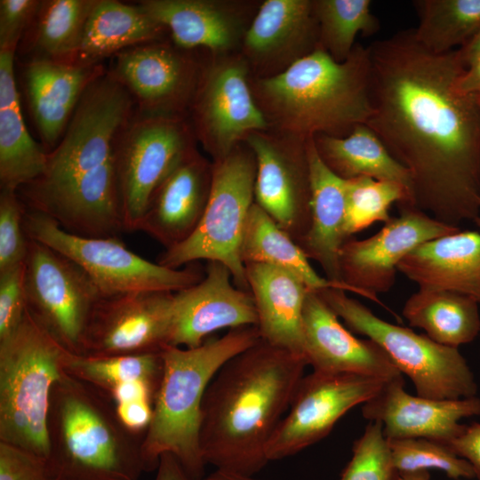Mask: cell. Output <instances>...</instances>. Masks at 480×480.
Segmentation results:
<instances>
[{
	"mask_svg": "<svg viewBox=\"0 0 480 480\" xmlns=\"http://www.w3.org/2000/svg\"><path fill=\"white\" fill-rule=\"evenodd\" d=\"M318 47L313 0H266L244 34L241 54L261 78L283 72Z\"/></svg>",
	"mask_w": 480,
	"mask_h": 480,
	"instance_id": "cell-20",
	"label": "cell"
},
{
	"mask_svg": "<svg viewBox=\"0 0 480 480\" xmlns=\"http://www.w3.org/2000/svg\"><path fill=\"white\" fill-rule=\"evenodd\" d=\"M158 388L148 381L136 380L116 385L107 396L114 404L136 401H147L154 404Z\"/></svg>",
	"mask_w": 480,
	"mask_h": 480,
	"instance_id": "cell-47",
	"label": "cell"
},
{
	"mask_svg": "<svg viewBox=\"0 0 480 480\" xmlns=\"http://www.w3.org/2000/svg\"><path fill=\"white\" fill-rule=\"evenodd\" d=\"M199 480H263L253 477V476L244 475L233 471L218 469L208 476H204Z\"/></svg>",
	"mask_w": 480,
	"mask_h": 480,
	"instance_id": "cell-51",
	"label": "cell"
},
{
	"mask_svg": "<svg viewBox=\"0 0 480 480\" xmlns=\"http://www.w3.org/2000/svg\"><path fill=\"white\" fill-rule=\"evenodd\" d=\"M244 268L260 339L305 358L302 315L308 289L284 269L262 263Z\"/></svg>",
	"mask_w": 480,
	"mask_h": 480,
	"instance_id": "cell-27",
	"label": "cell"
},
{
	"mask_svg": "<svg viewBox=\"0 0 480 480\" xmlns=\"http://www.w3.org/2000/svg\"><path fill=\"white\" fill-rule=\"evenodd\" d=\"M366 125L409 172L411 206L458 227L480 215V104L460 92L457 50L434 53L412 29L373 42Z\"/></svg>",
	"mask_w": 480,
	"mask_h": 480,
	"instance_id": "cell-1",
	"label": "cell"
},
{
	"mask_svg": "<svg viewBox=\"0 0 480 480\" xmlns=\"http://www.w3.org/2000/svg\"><path fill=\"white\" fill-rule=\"evenodd\" d=\"M260 339L257 326H243L196 348L168 347L162 351L163 375L141 444L146 472L156 469L160 457L171 453L192 480L204 476L199 433L205 391L229 359Z\"/></svg>",
	"mask_w": 480,
	"mask_h": 480,
	"instance_id": "cell-6",
	"label": "cell"
},
{
	"mask_svg": "<svg viewBox=\"0 0 480 480\" xmlns=\"http://www.w3.org/2000/svg\"><path fill=\"white\" fill-rule=\"evenodd\" d=\"M0 480H53L45 460L0 442Z\"/></svg>",
	"mask_w": 480,
	"mask_h": 480,
	"instance_id": "cell-44",
	"label": "cell"
},
{
	"mask_svg": "<svg viewBox=\"0 0 480 480\" xmlns=\"http://www.w3.org/2000/svg\"><path fill=\"white\" fill-rule=\"evenodd\" d=\"M457 88L464 94L480 96V56L465 68L458 78Z\"/></svg>",
	"mask_w": 480,
	"mask_h": 480,
	"instance_id": "cell-48",
	"label": "cell"
},
{
	"mask_svg": "<svg viewBox=\"0 0 480 480\" xmlns=\"http://www.w3.org/2000/svg\"><path fill=\"white\" fill-rule=\"evenodd\" d=\"M14 57V53L0 52V188L18 191L44 172L48 152L26 127Z\"/></svg>",
	"mask_w": 480,
	"mask_h": 480,
	"instance_id": "cell-29",
	"label": "cell"
},
{
	"mask_svg": "<svg viewBox=\"0 0 480 480\" xmlns=\"http://www.w3.org/2000/svg\"><path fill=\"white\" fill-rule=\"evenodd\" d=\"M202 69L189 51L160 40L120 52L108 71L132 95L136 113L186 117Z\"/></svg>",
	"mask_w": 480,
	"mask_h": 480,
	"instance_id": "cell-15",
	"label": "cell"
},
{
	"mask_svg": "<svg viewBox=\"0 0 480 480\" xmlns=\"http://www.w3.org/2000/svg\"><path fill=\"white\" fill-rule=\"evenodd\" d=\"M388 440L380 421H370L354 442L352 457L340 480H396Z\"/></svg>",
	"mask_w": 480,
	"mask_h": 480,
	"instance_id": "cell-40",
	"label": "cell"
},
{
	"mask_svg": "<svg viewBox=\"0 0 480 480\" xmlns=\"http://www.w3.org/2000/svg\"><path fill=\"white\" fill-rule=\"evenodd\" d=\"M307 365L262 339L229 359L204 396L199 444L205 464L248 476L260 471Z\"/></svg>",
	"mask_w": 480,
	"mask_h": 480,
	"instance_id": "cell-3",
	"label": "cell"
},
{
	"mask_svg": "<svg viewBox=\"0 0 480 480\" xmlns=\"http://www.w3.org/2000/svg\"><path fill=\"white\" fill-rule=\"evenodd\" d=\"M212 184V162L197 149L186 157L155 192L140 222L164 250L187 240L204 213Z\"/></svg>",
	"mask_w": 480,
	"mask_h": 480,
	"instance_id": "cell-24",
	"label": "cell"
},
{
	"mask_svg": "<svg viewBox=\"0 0 480 480\" xmlns=\"http://www.w3.org/2000/svg\"><path fill=\"white\" fill-rule=\"evenodd\" d=\"M396 480H429V473L422 472L410 475H398Z\"/></svg>",
	"mask_w": 480,
	"mask_h": 480,
	"instance_id": "cell-52",
	"label": "cell"
},
{
	"mask_svg": "<svg viewBox=\"0 0 480 480\" xmlns=\"http://www.w3.org/2000/svg\"><path fill=\"white\" fill-rule=\"evenodd\" d=\"M97 0L41 1L21 42L30 60L71 64L86 20Z\"/></svg>",
	"mask_w": 480,
	"mask_h": 480,
	"instance_id": "cell-34",
	"label": "cell"
},
{
	"mask_svg": "<svg viewBox=\"0 0 480 480\" xmlns=\"http://www.w3.org/2000/svg\"><path fill=\"white\" fill-rule=\"evenodd\" d=\"M319 28V48L342 62L353 51L358 34L372 36L380 29L370 0H313Z\"/></svg>",
	"mask_w": 480,
	"mask_h": 480,
	"instance_id": "cell-37",
	"label": "cell"
},
{
	"mask_svg": "<svg viewBox=\"0 0 480 480\" xmlns=\"http://www.w3.org/2000/svg\"><path fill=\"white\" fill-rule=\"evenodd\" d=\"M398 208L400 215L391 218L375 235L362 240L348 239L340 252L342 283L383 307L377 294L391 290L397 266L408 253L423 243L460 230L414 207Z\"/></svg>",
	"mask_w": 480,
	"mask_h": 480,
	"instance_id": "cell-18",
	"label": "cell"
},
{
	"mask_svg": "<svg viewBox=\"0 0 480 480\" xmlns=\"http://www.w3.org/2000/svg\"><path fill=\"white\" fill-rule=\"evenodd\" d=\"M25 290L28 312L66 349L80 354L90 315L101 297L87 274L59 252L29 238Z\"/></svg>",
	"mask_w": 480,
	"mask_h": 480,
	"instance_id": "cell-13",
	"label": "cell"
},
{
	"mask_svg": "<svg viewBox=\"0 0 480 480\" xmlns=\"http://www.w3.org/2000/svg\"><path fill=\"white\" fill-rule=\"evenodd\" d=\"M397 271L420 289L458 292L480 304V232L460 230L423 243Z\"/></svg>",
	"mask_w": 480,
	"mask_h": 480,
	"instance_id": "cell-26",
	"label": "cell"
},
{
	"mask_svg": "<svg viewBox=\"0 0 480 480\" xmlns=\"http://www.w3.org/2000/svg\"><path fill=\"white\" fill-rule=\"evenodd\" d=\"M154 480H192L180 461L171 453H164L159 459Z\"/></svg>",
	"mask_w": 480,
	"mask_h": 480,
	"instance_id": "cell-49",
	"label": "cell"
},
{
	"mask_svg": "<svg viewBox=\"0 0 480 480\" xmlns=\"http://www.w3.org/2000/svg\"><path fill=\"white\" fill-rule=\"evenodd\" d=\"M164 369L161 353L93 356L68 352L64 371L107 394L116 385L140 380L157 388Z\"/></svg>",
	"mask_w": 480,
	"mask_h": 480,
	"instance_id": "cell-36",
	"label": "cell"
},
{
	"mask_svg": "<svg viewBox=\"0 0 480 480\" xmlns=\"http://www.w3.org/2000/svg\"><path fill=\"white\" fill-rule=\"evenodd\" d=\"M204 278L174 292L171 347L196 348L223 328L257 325L252 295L239 289L229 269L207 261Z\"/></svg>",
	"mask_w": 480,
	"mask_h": 480,
	"instance_id": "cell-19",
	"label": "cell"
},
{
	"mask_svg": "<svg viewBox=\"0 0 480 480\" xmlns=\"http://www.w3.org/2000/svg\"><path fill=\"white\" fill-rule=\"evenodd\" d=\"M244 142L257 164L254 203L300 244L311 221L307 140L268 130L251 133Z\"/></svg>",
	"mask_w": 480,
	"mask_h": 480,
	"instance_id": "cell-16",
	"label": "cell"
},
{
	"mask_svg": "<svg viewBox=\"0 0 480 480\" xmlns=\"http://www.w3.org/2000/svg\"><path fill=\"white\" fill-rule=\"evenodd\" d=\"M174 292L100 297L86 324L79 355L161 353L171 347Z\"/></svg>",
	"mask_w": 480,
	"mask_h": 480,
	"instance_id": "cell-17",
	"label": "cell"
},
{
	"mask_svg": "<svg viewBox=\"0 0 480 480\" xmlns=\"http://www.w3.org/2000/svg\"><path fill=\"white\" fill-rule=\"evenodd\" d=\"M476 98L477 102L480 104V96H475Z\"/></svg>",
	"mask_w": 480,
	"mask_h": 480,
	"instance_id": "cell-54",
	"label": "cell"
},
{
	"mask_svg": "<svg viewBox=\"0 0 480 480\" xmlns=\"http://www.w3.org/2000/svg\"><path fill=\"white\" fill-rule=\"evenodd\" d=\"M305 358L313 371L360 374L389 380L403 375L370 339L355 337L315 291H308L302 315Z\"/></svg>",
	"mask_w": 480,
	"mask_h": 480,
	"instance_id": "cell-23",
	"label": "cell"
},
{
	"mask_svg": "<svg viewBox=\"0 0 480 480\" xmlns=\"http://www.w3.org/2000/svg\"><path fill=\"white\" fill-rule=\"evenodd\" d=\"M143 436L121 424L106 395L65 371L52 387L45 462L53 480H139Z\"/></svg>",
	"mask_w": 480,
	"mask_h": 480,
	"instance_id": "cell-5",
	"label": "cell"
},
{
	"mask_svg": "<svg viewBox=\"0 0 480 480\" xmlns=\"http://www.w3.org/2000/svg\"><path fill=\"white\" fill-rule=\"evenodd\" d=\"M196 140L186 117L143 116L135 111L116 151L125 231L138 230L155 192L196 150Z\"/></svg>",
	"mask_w": 480,
	"mask_h": 480,
	"instance_id": "cell-11",
	"label": "cell"
},
{
	"mask_svg": "<svg viewBox=\"0 0 480 480\" xmlns=\"http://www.w3.org/2000/svg\"><path fill=\"white\" fill-rule=\"evenodd\" d=\"M313 138L322 161L338 177L345 180L369 177L397 182L408 189L411 196L408 171L390 155L366 124L356 126L342 138L324 134Z\"/></svg>",
	"mask_w": 480,
	"mask_h": 480,
	"instance_id": "cell-31",
	"label": "cell"
},
{
	"mask_svg": "<svg viewBox=\"0 0 480 480\" xmlns=\"http://www.w3.org/2000/svg\"><path fill=\"white\" fill-rule=\"evenodd\" d=\"M135 109L132 95L108 70L95 79L48 152L44 172L17 191L26 208L82 236L125 231L116 151Z\"/></svg>",
	"mask_w": 480,
	"mask_h": 480,
	"instance_id": "cell-2",
	"label": "cell"
},
{
	"mask_svg": "<svg viewBox=\"0 0 480 480\" xmlns=\"http://www.w3.org/2000/svg\"><path fill=\"white\" fill-rule=\"evenodd\" d=\"M474 222L476 223V225L480 229V215L474 220Z\"/></svg>",
	"mask_w": 480,
	"mask_h": 480,
	"instance_id": "cell-53",
	"label": "cell"
},
{
	"mask_svg": "<svg viewBox=\"0 0 480 480\" xmlns=\"http://www.w3.org/2000/svg\"><path fill=\"white\" fill-rule=\"evenodd\" d=\"M106 71L102 63L27 62L24 76L28 106L47 152L60 140L86 89Z\"/></svg>",
	"mask_w": 480,
	"mask_h": 480,
	"instance_id": "cell-25",
	"label": "cell"
},
{
	"mask_svg": "<svg viewBox=\"0 0 480 480\" xmlns=\"http://www.w3.org/2000/svg\"><path fill=\"white\" fill-rule=\"evenodd\" d=\"M251 73L238 52L212 55L203 66L189 114L196 140L212 162L226 157L251 133L269 130L252 91Z\"/></svg>",
	"mask_w": 480,
	"mask_h": 480,
	"instance_id": "cell-12",
	"label": "cell"
},
{
	"mask_svg": "<svg viewBox=\"0 0 480 480\" xmlns=\"http://www.w3.org/2000/svg\"><path fill=\"white\" fill-rule=\"evenodd\" d=\"M138 4L161 23L179 48L236 52L253 19V4L231 0H143Z\"/></svg>",
	"mask_w": 480,
	"mask_h": 480,
	"instance_id": "cell-22",
	"label": "cell"
},
{
	"mask_svg": "<svg viewBox=\"0 0 480 480\" xmlns=\"http://www.w3.org/2000/svg\"><path fill=\"white\" fill-rule=\"evenodd\" d=\"M345 234L348 238L375 222H388L392 204L411 205L408 189L402 184L360 177L345 180Z\"/></svg>",
	"mask_w": 480,
	"mask_h": 480,
	"instance_id": "cell-38",
	"label": "cell"
},
{
	"mask_svg": "<svg viewBox=\"0 0 480 480\" xmlns=\"http://www.w3.org/2000/svg\"><path fill=\"white\" fill-rule=\"evenodd\" d=\"M386 381L351 373L304 375L268 444V461L295 455L325 437L345 413L372 398Z\"/></svg>",
	"mask_w": 480,
	"mask_h": 480,
	"instance_id": "cell-14",
	"label": "cell"
},
{
	"mask_svg": "<svg viewBox=\"0 0 480 480\" xmlns=\"http://www.w3.org/2000/svg\"><path fill=\"white\" fill-rule=\"evenodd\" d=\"M256 172L255 156L245 142L212 162L211 194L200 223L187 240L164 250L156 262L180 268L199 260L220 261L229 269L235 285L250 292L240 251L254 204Z\"/></svg>",
	"mask_w": 480,
	"mask_h": 480,
	"instance_id": "cell-9",
	"label": "cell"
},
{
	"mask_svg": "<svg viewBox=\"0 0 480 480\" xmlns=\"http://www.w3.org/2000/svg\"><path fill=\"white\" fill-rule=\"evenodd\" d=\"M457 52L465 67L480 56V30Z\"/></svg>",
	"mask_w": 480,
	"mask_h": 480,
	"instance_id": "cell-50",
	"label": "cell"
},
{
	"mask_svg": "<svg viewBox=\"0 0 480 480\" xmlns=\"http://www.w3.org/2000/svg\"><path fill=\"white\" fill-rule=\"evenodd\" d=\"M417 42L429 52L444 53L461 47L480 30V0H416Z\"/></svg>",
	"mask_w": 480,
	"mask_h": 480,
	"instance_id": "cell-35",
	"label": "cell"
},
{
	"mask_svg": "<svg viewBox=\"0 0 480 480\" xmlns=\"http://www.w3.org/2000/svg\"><path fill=\"white\" fill-rule=\"evenodd\" d=\"M40 4L38 0L0 1V52L16 53Z\"/></svg>",
	"mask_w": 480,
	"mask_h": 480,
	"instance_id": "cell-43",
	"label": "cell"
},
{
	"mask_svg": "<svg viewBox=\"0 0 480 480\" xmlns=\"http://www.w3.org/2000/svg\"><path fill=\"white\" fill-rule=\"evenodd\" d=\"M311 183V221L299 246L316 261L325 278L344 284L340 270V252L348 239L345 234V180L334 174L322 161L314 138L307 140Z\"/></svg>",
	"mask_w": 480,
	"mask_h": 480,
	"instance_id": "cell-28",
	"label": "cell"
},
{
	"mask_svg": "<svg viewBox=\"0 0 480 480\" xmlns=\"http://www.w3.org/2000/svg\"><path fill=\"white\" fill-rule=\"evenodd\" d=\"M478 302L451 291L420 289L405 301L402 313L409 324L441 345L458 348L480 332Z\"/></svg>",
	"mask_w": 480,
	"mask_h": 480,
	"instance_id": "cell-33",
	"label": "cell"
},
{
	"mask_svg": "<svg viewBox=\"0 0 480 480\" xmlns=\"http://www.w3.org/2000/svg\"><path fill=\"white\" fill-rule=\"evenodd\" d=\"M387 440L398 475L437 469L452 479L475 478L469 462L455 454L445 444L421 437Z\"/></svg>",
	"mask_w": 480,
	"mask_h": 480,
	"instance_id": "cell-39",
	"label": "cell"
},
{
	"mask_svg": "<svg viewBox=\"0 0 480 480\" xmlns=\"http://www.w3.org/2000/svg\"><path fill=\"white\" fill-rule=\"evenodd\" d=\"M26 310L24 262L0 272V339L20 324Z\"/></svg>",
	"mask_w": 480,
	"mask_h": 480,
	"instance_id": "cell-42",
	"label": "cell"
},
{
	"mask_svg": "<svg viewBox=\"0 0 480 480\" xmlns=\"http://www.w3.org/2000/svg\"><path fill=\"white\" fill-rule=\"evenodd\" d=\"M251 85L269 130L301 140L345 137L372 114L370 51L360 44L342 62L318 47Z\"/></svg>",
	"mask_w": 480,
	"mask_h": 480,
	"instance_id": "cell-4",
	"label": "cell"
},
{
	"mask_svg": "<svg viewBox=\"0 0 480 480\" xmlns=\"http://www.w3.org/2000/svg\"><path fill=\"white\" fill-rule=\"evenodd\" d=\"M240 254L244 265L262 263L284 269L310 291L336 288L356 293L345 284L333 283L319 276L299 244L255 203L248 215Z\"/></svg>",
	"mask_w": 480,
	"mask_h": 480,
	"instance_id": "cell-32",
	"label": "cell"
},
{
	"mask_svg": "<svg viewBox=\"0 0 480 480\" xmlns=\"http://www.w3.org/2000/svg\"><path fill=\"white\" fill-rule=\"evenodd\" d=\"M68 352L28 309L0 339V442L46 460L50 396Z\"/></svg>",
	"mask_w": 480,
	"mask_h": 480,
	"instance_id": "cell-7",
	"label": "cell"
},
{
	"mask_svg": "<svg viewBox=\"0 0 480 480\" xmlns=\"http://www.w3.org/2000/svg\"><path fill=\"white\" fill-rule=\"evenodd\" d=\"M448 445L455 454L469 462L475 478L480 480V423L465 425L462 432Z\"/></svg>",
	"mask_w": 480,
	"mask_h": 480,
	"instance_id": "cell-46",
	"label": "cell"
},
{
	"mask_svg": "<svg viewBox=\"0 0 480 480\" xmlns=\"http://www.w3.org/2000/svg\"><path fill=\"white\" fill-rule=\"evenodd\" d=\"M24 226L40 242L78 265L101 297L137 292H176L200 282L205 273L197 262L170 268L129 250L117 236L86 237L69 233L38 212L26 208Z\"/></svg>",
	"mask_w": 480,
	"mask_h": 480,
	"instance_id": "cell-10",
	"label": "cell"
},
{
	"mask_svg": "<svg viewBox=\"0 0 480 480\" xmlns=\"http://www.w3.org/2000/svg\"><path fill=\"white\" fill-rule=\"evenodd\" d=\"M121 424L134 435L144 436L153 416V404L136 401L114 404Z\"/></svg>",
	"mask_w": 480,
	"mask_h": 480,
	"instance_id": "cell-45",
	"label": "cell"
},
{
	"mask_svg": "<svg viewBox=\"0 0 480 480\" xmlns=\"http://www.w3.org/2000/svg\"><path fill=\"white\" fill-rule=\"evenodd\" d=\"M165 27L139 5L97 0L71 64L95 65L128 48L163 40Z\"/></svg>",
	"mask_w": 480,
	"mask_h": 480,
	"instance_id": "cell-30",
	"label": "cell"
},
{
	"mask_svg": "<svg viewBox=\"0 0 480 480\" xmlns=\"http://www.w3.org/2000/svg\"><path fill=\"white\" fill-rule=\"evenodd\" d=\"M26 207L17 191L0 193V272L24 263L29 238L24 226Z\"/></svg>",
	"mask_w": 480,
	"mask_h": 480,
	"instance_id": "cell-41",
	"label": "cell"
},
{
	"mask_svg": "<svg viewBox=\"0 0 480 480\" xmlns=\"http://www.w3.org/2000/svg\"><path fill=\"white\" fill-rule=\"evenodd\" d=\"M316 292L350 332L373 340L386 352L400 372L411 379L417 396L432 399L476 396L474 373L458 348L441 345L425 334L378 317L343 290L327 288Z\"/></svg>",
	"mask_w": 480,
	"mask_h": 480,
	"instance_id": "cell-8",
	"label": "cell"
},
{
	"mask_svg": "<svg viewBox=\"0 0 480 480\" xmlns=\"http://www.w3.org/2000/svg\"><path fill=\"white\" fill-rule=\"evenodd\" d=\"M362 414L380 421L387 439L427 438L449 444L463 430V418L480 415V398L432 399L412 396L403 375L391 379L363 404Z\"/></svg>",
	"mask_w": 480,
	"mask_h": 480,
	"instance_id": "cell-21",
	"label": "cell"
}]
</instances>
